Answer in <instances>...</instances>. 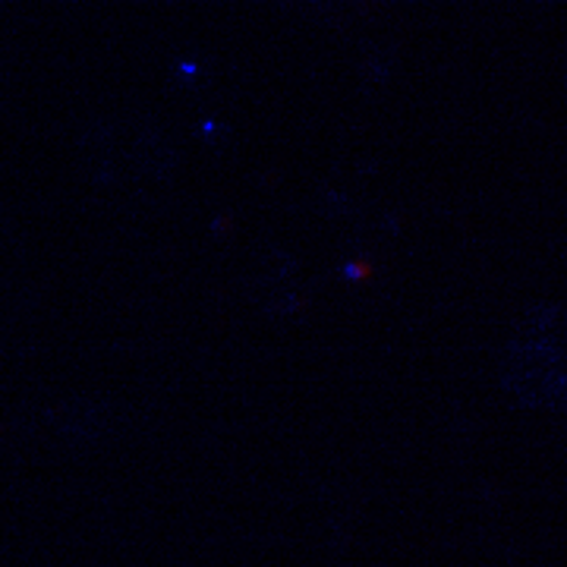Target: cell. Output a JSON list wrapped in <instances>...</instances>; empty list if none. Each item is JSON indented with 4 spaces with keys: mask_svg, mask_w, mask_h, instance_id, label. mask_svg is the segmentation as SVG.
Here are the masks:
<instances>
[{
    "mask_svg": "<svg viewBox=\"0 0 567 567\" xmlns=\"http://www.w3.org/2000/svg\"><path fill=\"white\" fill-rule=\"evenodd\" d=\"M505 388L529 406H555L565 388V331L558 309L529 312L507 347Z\"/></svg>",
    "mask_w": 567,
    "mask_h": 567,
    "instance_id": "cell-1",
    "label": "cell"
}]
</instances>
